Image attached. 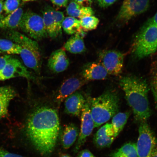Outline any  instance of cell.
I'll list each match as a JSON object with an SVG mask.
<instances>
[{
    "label": "cell",
    "mask_w": 157,
    "mask_h": 157,
    "mask_svg": "<svg viewBox=\"0 0 157 157\" xmlns=\"http://www.w3.org/2000/svg\"><path fill=\"white\" fill-rule=\"evenodd\" d=\"M76 157H96L90 151L84 150L78 153Z\"/></svg>",
    "instance_id": "cell-35"
},
{
    "label": "cell",
    "mask_w": 157,
    "mask_h": 157,
    "mask_svg": "<svg viewBox=\"0 0 157 157\" xmlns=\"http://www.w3.org/2000/svg\"><path fill=\"white\" fill-rule=\"evenodd\" d=\"M62 29L68 35H74L82 30L79 20L71 17L65 18L62 24Z\"/></svg>",
    "instance_id": "cell-24"
},
{
    "label": "cell",
    "mask_w": 157,
    "mask_h": 157,
    "mask_svg": "<svg viewBox=\"0 0 157 157\" xmlns=\"http://www.w3.org/2000/svg\"><path fill=\"white\" fill-rule=\"evenodd\" d=\"M18 77L29 79L33 78L29 72L20 61L11 56L4 68L0 72V81Z\"/></svg>",
    "instance_id": "cell-11"
},
{
    "label": "cell",
    "mask_w": 157,
    "mask_h": 157,
    "mask_svg": "<svg viewBox=\"0 0 157 157\" xmlns=\"http://www.w3.org/2000/svg\"><path fill=\"white\" fill-rule=\"evenodd\" d=\"M111 156L112 157H138L136 144L127 143L113 153Z\"/></svg>",
    "instance_id": "cell-25"
},
{
    "label": "cell",
    "mask_w": 157,
    "mask_h": 157,
    "mask_svg": "<svg viewBox=\"0 0 157 157\" xmlns=\"http://www.w3.org/2000/svg\"><path fill=\"white\" fill-rule=\"evenodd\" d=\"M23 13L22 9L19 7L13 13L0 20V29L10 30L19 27Z\"/></svg>",
    "instance_id": "cell-19"
},
{
    "label": "cell",
    "mask_w": 157,
    "mask_h": 157,
    "mask_svg": "<svg viewBox=\"0 0 157 157\" xmlns=\"http://www.w3.org/2000/svg\"><path fill=\"white\" fill-rule=\"evenodd\" d=\"M21 48L18 44L10 39H0V51L8 54L20 55Z\"/></svg>",
    "instance_id": "cell-26"
},
{
    "label": "cell",
    "mask_w": 157,
    "mask_h": 157,
    "mask_svg": "<svg viewBox=\"0 0 157 157\" xmlns=\"http://www.w3.org/2000/svg\"><path fill=\"white\" fill-rule=\"evenodd\" d=\"M19 27L35 41L40 40L48 36L42 17L31 11L23 13Z\"/></svg>",
    "instance_id": "cell-6"
},
{
    "label": "cell",
    "mask_w": 157,
    "mask_h": 157,
    "mask_svg": "<svg viewBox=\"0 0 157 157\" xmlns=\"http://www.w3.org/2000/svg\"><path fill=\"white\" fill-rule=\"evenodd\" d=\"M11 56L9 55L3 54L0 52V72L4 68Z\"/></svg>",
    "instance_id": "cell-31"
},
{
    "label": "cell",
    "mask_w": 157,
    "mask_h": 157,
    "mask_svg": "<svg viewBox=\"0 0 157 157\" xmlns=\"http://www.w3.org/2000/svg\"><path fill=\"white\" fill-rule=\"evenodd\" d=\"M64 48L71 53H82L86 50L83 37L79 33L74 34L67 41L64 45Z\"/></svg>",
    "instance_id": "cell-21"
},
{
    "label": "cell",
    "mask_w": 157,
    "mask_h": 157,
    "mask_svg": "<svg viewBox=\"0 0 157 157\" xmlns=\"http://www.w3.org/2000/svg\"><path fill=\"white\" fill-rule=\"evenodd\" d=\"M88 101L94 128L107 122L118 113L119 98L113 91L108 90L99 97L90 98Z\"/></svg>",
    "instance_id": "cell-3"
},
{
    "label": "cell",
    "mask_w": 157,
    "mask_h": 157,
    "mask_svg": "<svg viewBox=\"0 0 157 157\" xmlns=\"http://www.w3.org/2000/svg\"><path fill=\"white\" fill-rule=\"evenodd\" d=\"M115 138L112 125L111 123H107L95 133L94 143L98 148H107L110 146Z\"/></svg>",
    "instance_id": "cell-13"
},
{
    "label": "cell",
    "mask_w": 157,
    "mask_h": 157,
    "mask_svg": "<svg viewBox=\"0 0 157 157\" xmlns=\"http://www.w3.org/2000/svg\"><path fill=\"white\" fill-rule=\"evenodd\" d=\"M59 130L58 114L52 108H38L27 121V136L36 150L44 156L49 155L54 151Z\"/></svg>",
    "instance_id": "cell-1"
},
{
    "label": "cell",
    "mask_w": 157,
    "mask_h": 157,
    "mask_svg": "<svg viewBox=\"0 0 157 157\" xmlns=\"http://www.w3.org/2000/svg\"><path fill=\"white\" fill-rule=\"evenodd\" d=\"M4 0H0V15L2 13L3 4Z\"/></svg>",
    "instance_id": "cell-38"
},
{
    "label": "cell",
    "mask_w": 157,
    "mask_h": 157,
    "mask_svg": "<svg viewBox=\"0 0 157 157\" xmlns=\"http://www.w3.org/2000/svg\"><path fill=\"white\" fill-rule=\"evenodd\" d=\"M83 78L72 77L65 81L61 86L56 97V101L60 104L69 96L75 93L86 83Z\"/></svg>",
    "instance_id": "cell-12"
},
{
    "label": "cell",
    "mask_w": 157,
    "mask_h": 157,
    "mask_svg": "<svg viewBox=\"0 0 157 157\" xmlns=\"http://www.w3.org/2000/svg\"><path fill=\"white\" fill-rule=\"evenodd\" d=\"M60 157H72L70 155L68 154H63Z\"/></svg>",
    "instance_id": "cell-40"
},
{
    "label": "cell",
    "mask_w": 157,
    "mask_h": 157,
    "mask_svg": "<svg viewBox=\"0 0 157 157\" xmlns=\"http://www.w3.org/2000/svg\"><path fill=\"white\" fill-rule=\"evenodd\" d=\"M76 2L82 6L88 7L91 5L94 0H74Z\"/></svg>",
    "instance_id": "cell-36"
},
{
    "label": "cell",
    "mask_w": 157,
    "mask_h": 157,
    "mask_svg": "<svg viewBox=\"0 0 157 157\" xmlns=\"http://www.w3.org/2000/svg\"><path fill=\"white\" fill-rule=\"evenodd\" d=\"M128 112L118 113L113 117L111 123L113 125L115 136L116 137L122 131L129 116Z\"/></svg>",
    "instance_id": "cell-23"
},
{
    "label": "cell",
    "mask_w": 157,
    "mask_h": 157,
    "mask_svg": "<svg viewBox=\"0 0 157 157\" xmlns=\"http://www.w3.org/2000/svg\"><path fill=\"white\" fill-rule=\"evenodd\" d=\"M81 127L76 146L75 153L77 152L85 143L87 137L91 134L94 128V123L92 117L88 99L86 100L81 113Z\"/></svg>",
    "instance_id": "cell-10"
},
{
    "label": "cell",
    "mask_w": 157,
    "mask_h": 157,
    "mask_svg": "<svg viewBox=\"0 0 157 157\" xmlns=\"http://www.w3.org/2000/svg\"><path fill=\"white\" fill-rule=\"evenodd\" d=\"M119 84L124 92L128 103L132 110L135 119L140 123L147 121L151 116V110L146 82L136 76H127L121 78Z\"/></svg>",
    "instance_id": "cell-2"
},
{
    "label": "cell",
    "mask_w": 157,
    "mask_h": 157,
    "mask_svg": "<svg viewBox=\"0 0 157 157\" xmlns=\"http://www.w3.org/2000/svg\"><path fill=\"white\" fill-rule=\"evenodd\" d=\"M124 59V55L117 50H104L99 55V62L111 75L117 76L121 73Z\"/></svg>",
    "instance_id": "cell-9"
},
{
    "label": "cell",
    "mask_w": 157,
    "mask_h": 157,
    "mask_svg": "<svg viewBox=\"0 0 157 157\" xmlns=\"http://www.w3.org/2000/svg\"><path fill=\"white\" fill-rule=\"evenodd\" d=\"M70 62L65 52L62 49L54 51L48 59V65L49 68L56 73H59L67 69Z\"/></svg>",
    "instance_id": "cell-14"
},
{
    "label": "cell",
    "mask_w": 157,
    "mask_h": 157,
    "mask_svg": "<svg viewBox=\"0 0 157 157\" xmlns=\"http://www.w3.org/2000/svg\"><path fill=\"white\" fill-rule=\"evenodd\" d=\"M54 5L60 7H66L68 3V0H50Z\"/></svg>",
    "instance_id": "cell-34"
},
{
    "label": "cell",
    "mask_w": 157,
    "mask_h": 157,
    "mask_svg": "<svg viewBox=\"0 0 157 157\" xmlns=\"http://www.w3.org/2000/svg\"><path fill=\"white\" fill-rule=\"evenodd\" d=\"M82 75V78L86 82H88L105 79L109 74L99 62H92L84 67Z\"/></svg>",
    "instance_id": "cell-15"
},
{
    "label": "cell",
    "mask_w": 157,
    "mask_h": 157,
    "mask_svg": "<svg viewBox=\"0 0 157 157\" xmlns=\"http://www.w3.org/2000/svg\"><path fill=\"white\" fill-rule=\"evenodd\" d=\"M79 20L81 28L86 31L95 29L99 23V19L94 15L83 17Z\"/></svg>",
    "instance_id": "cell-27"
},
{
    "label": "cell",
    "mask_w": 157,
    "mask_h": 157,
    "mask_svg": "<svg viewBox=\"0 0 157 157\" xmlns=\"http://www.w3.org/2000/svg\"><path fill=\"white\" fill-rule=\"evenodd\" d=\"M138 157H151L157 147V139L147 121L140 123L136 144Z\"/></svg>",
    "instance_id": "cell-7"
},
{
    "label": "cell",
    "mask_w": 157,
    "mask_h": 157,
    "mask_svg": "<svg viewBox=\"0 0 157 157\" xmlns=\"http://www.w3.org/2000/svg\"><path fill=\"white\" fill-rule=\"evenodd\" d=\"M86 101L81 93L75 92L66 98L65 101V111L68 114L79 117Z\"/></svg>",
    "instance_id": "cell-16"
},
{
    "label": "cell",
    "mask_w": 157,
    "mask_h": 157,
    "mask_svg": "<svg viewBox=\"0 0 157 157\" xmlns=\"http://www.w3.org/2000/svg\"><path fill=\"white\" fill-rule=\"evenodd\" d=\"M151 22L157 25V12L151 19L149 20Z\"/></svg>",
    "instance_id": "cell-37"
},
{
    "label": "cell",
    "mask_w": 157,
    "mask_h": 157,
    "mask_svg": "<svg viewBox=\"0 0 157 157\" xmlns=\"http://www.w3.org/2000/svg\"><path fill=\"white\" fill-rule=\"evenodd\" d=\"M151 86L157 105V63L154 65L152 70Z\"/></svg>",
    "instance_id": "cell-30"
},
{
    "label": "cell",
    "mask_w": 157,
    "mask_h": 157,
    "mask_svg": "<svg viewBox=\"0 0 157 157\" xmlns=\"http://www.w3.org/2000/svg\"><path fill=\"white\" fill-rule=\"evenodd\" d=\"M118 0H97L99 6L102 8H106L112 5Z\"/></svg>",
    "instance_id": "cell-32"
},
{
    "label": "cell",
    "mask_w": 157,
    "mask_h": 157,
    "mask_svg": "<svg viewBox=\"0 0 157 157\" xmlns=\"http://www.w3.org/2000/svg\"><path fill=\"white\" fill-rule=\"evenodd\" d=\"M53 9L48 7L43 12V21L45 29L48 36L52 38H56L58 36L57 32L53 14Z\"/></svg>",
    "instance_id": "cell-22"
},
{
    "label": "cell",
    "mask_w": 157,
    "mask_h": 157,
    "mask_svg": "<svg viewBox=\"0 0 157 157\" xmlns=\"http://www.w3.org/2000/svg\"><path fill=\"white\" fill-rule=\"evenodd\" d=\"M79 135L78 127L73 123L69 124L64 127L62 136V144L65 149L70 148L75 142Z\"/></svg>",
    "instance_id": "cell-18"
},
{
    "label": "cell",
    "mask_w": 157,
    "mask_h": 157,
    "mask_svg": "<svg viewBox=\"0 0 157 157\" xmlns=\"http://www.w3.org/2000/svg\"><path fill=\"white\" fill-rule=\"evenodd\" d=\"M0 157H24L18 154L8 151L0 148Z\"/></svg>",
    "instance_id": "cell-33"
},
{
    "label": "cell",
    "mask_w": 157,
    "mask_h": 157,
    "mask_svg": "<svg viewBox=\"0 0 157 157\" xmlns=\"http://www.w3.org/2000/svg\"><path fill=\"white\" fill-rule=\"evenodd\" d=\"M151 157H157V147L153 153Z\"/></svg>",
    "instance_id": "cell-39"
},
{
    "label": "cell",
    "mask_w": 157,
    "mask_h": 157,
    "mask_svg": "<svg viewBox=\"0 0 157 157\" xmlns=\"http://www.w3.org/2000/svg\"><path fill=\"white\" fill-rule=\"evenodd\" d=\"M150 0H124L117 17V21L126 22L148 10Z\"/></svg>",
    "instance_id": "cell-8"
},
{
    "label": "cell",
    "mask_w": 157,
    "mask_h": 157,
    "mask_svg": "<svg viewBox=\"0 0 157 157\" xmlns=\"http://www.w3.org/2000/svg\"><path fill=\"white\" fill-rule=\"evenodd\" d=\"M21 0H6L4 2L3 10L7 15L13 13L19 8Z\"/></svg>",
    "instance_id": "cell-28"
},
{
    "label": "cell",
    "mask_w": 157,
    "mask_h": 157,
    "mask_svg": "<svg viewBox=\"0 0 157 157\" xmlns=\"http://www.w3.org/2000/svg\"><path fill=\"white\" fill-rule=\"evenodd\" d=\"M66 12L69 17L80 19L93 15L94 14V11L91 7L82 6L74 1L71 2L67 6Z\"/></svg>",
    "instance_id": "cell-20"
},
{
    "label": "cell",
    "mask_w": 157,
    "mask_h": 157,
    "mask_svg": "<svg viewBox=\"0 0 157 157\" xmlns=\"http://www.w3.org/2000/svg\"><path fill=\"white\" fill-rule=\"evenodd\" d=\"M7 36L10 40L21 47L20 55L25 65L39 74L42 59L40 48L37 41L13 30H9Z\"/></svg>",
    "instance_id": "cell-4"
},
{
    "label": "cell",
    "mask_w": 157,
    "mask_h": 157,
    "mask_svg": "<svg viewBox=\"0 0 157 157\" xmlns=\"http://www.w3.org/2000/svg\"><path fill=\"white\" fill-rule=\"evenodd\" d=\"M16 95L15 90L11 86L0 87V119L7 115L10 103Z\"/></svg>",
    "instance_id": "cell-17"
},
{
    "label": "cell",
    "mask_w": 157,
    "mask_h": 157,
    "mask_svg": "<svg viewBox=\"0 0 157 157\" xmlns=\"http://www.w3.org/2000/svg\"><path fill=\"white\" fill-rule=\"evenodd\" d=\"M38 1V0H22L23 2H27Z\"/></svg>",
    "instance_id": "cell-41"
},
{
    "label": "cell",
    "mask_w": 157,
    "mask_h": 157,
    "mask_svg": "<svg viewBox=\"0 0 157 157\" xmlns=\"http://www.w3.org/2000/svg\"><path fill=\"white\" fill-rule=\"evenodd\" d=\"M135 58L142 59L157 51V25L148 21L135 39L132 49Z\"/></svg>",
    "instance_id": "cell-5"
},
{
    "label": "cell",
    "mask_w": 157,
    "mask_h": 157,
    "mask_svg": "<svg viewBox=\"0 0 157 157\" xmlns=\"http://www.w3.org/2000/svg\"><path fill=\"white\" fill-rule=\"evenodd\" d=\"M53 14L56 24L57 32L58 36L61 34L62 24L65 19L63 13L59 11H56L53 9Z\"/></svg>",
    "instance_id": "cell-29"
}]
</instances>
